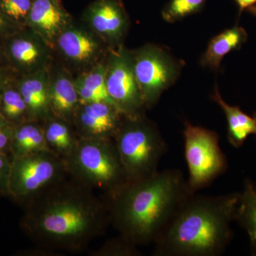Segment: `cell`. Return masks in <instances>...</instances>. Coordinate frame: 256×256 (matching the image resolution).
Listing matches in <instances>:
<instances>
[{
    "instance_id": "cell-1",
    "label": "cell",
    "mask_w": 256,
    "mask_h": 256,
    "mask_svg": "<svg viewBox=\"0 0 256 256\" xmlns=\"http://www.w3.org/2000/svg\"><path fill=\"white\" fill-rule=\"evenodd\" d=\"M26 204L24 230L37 247L58 254L85 252L111 225L106 200L69 175Z\"/></svg>"
},
{
    "instance_id": "cell-2",
    "label": "cell",
    "mask_w": 256,
    "mask_h": 256,
    "mask_svg": "<svg viewBox=\"0 0 256 256\" xmlns=\"http://www.w3.org/2000/svg\"><path fill=\"white\" fill-rule=\"evenodd\" d=\"M178 170L158 171L128 182L106 200L110 224L119 235L134 245L154 244L190 195Z\"/></svg>"
},
{
    "instance_id": "cell-3",
    "label": "cell",
    "mask_w": 256,
    "mask_h": 256,
    "mask_svg": "<svg viewBox=\"0 0 256 256\" xmlns=\"http://www.w3.org/2000/svg\"><path fill=\"white\" fill-rule=\"evenodd\" d=\"M240 192L190 195L154 242V256H218L233 238Z\"/></svg>"
},
{
    "instance_id": "cell-4",
    "label": "cell",
    "mask_w": 256,
    "mask_h": 256,
    "mask_svg": "<svg viewBox=\"0 0 256 256\" xmlns=\"http://www.w3.org/2000/svg\"><path fill=\"white\" fill-rule=\"evenodd\" d=\"M69 176L106 198L128 182L112 138L78 137L64 159Z\"/></svg>"
},
{
    "instance_id": "cell-5",
    "label": "cell",
    "mask_w": 256,
    "mask_h": 256,
    "mask_svg": "<svg viewBox=\"0 0 256 256\" xmlns=\"http://www.w3.org/2000/svg\"><path fill=\"white\" fill-rule=\"evenodd\" d=\"M112 139L128 182L142 180L158 171L166 144L158 126L144 114L124 116Z\"/></svg>"
},
{
    "instance_id": "cell-6",
    "label": "cell",
    "mask_w": 256,
    "mask_h": 256,
    "mask_svg": "<svg viewBox=\"0 0 256 256\" xmlns=\"http://www.w3.org/2000/svg\"><path fill=\"white\" fill-rule=\"evenodd\" d=\"M184 137L190 173L186 182L190 191L196 193L224 174L228 170V161L214 131L185 122Z\"/></svg>"
},
{
    "instance_id": "cell-7",
    "label": "cell",
    "mask_w": 256,
    "mask_h": 256,
    "mask_svg": "<svg viewBox=\"0 0 256 256\" xmlns=\"http://www.w3.org/2000/svg\"><path fill=\"white\" fill-rule=\"evenodd\" d=\"M68 176L65 161L50 150L13 158L10 194L28 202Z\"/></svg>"
},
{
    "instance_id": "cell-8",
    "label": "cell",
    "mask_w": 256,
    "mask_h": 256,
    "mask_svg": "<svg viewBox=\"0 0 256 256\" xmlns=\"http://www.w3.org/2000/svg\"><path fill=\"white\" fill-rule=\"evenodd\" d=\"M131 56L138 86L146 108H150L178 80L182 62L176 60L164 46L156 44L134 50Z\"/></svg>"
},
{
    "instance_id": "cell-9",
    "label": "cell",
    "mask_w": 256,
    "mask_h": 256,
    "mask_svg": "<svg viewBox=\"0 0 256 256\" xmlns=\"http://www.w3.org/2000/svg\"><path fill=\"white\" fill-rule=\"evenodd\" d=\"M106 67L108 92L116 107L127 117L144 114L146 108L133 70L130 52L122 48L112 50Z\"/></svg>"
},
{
    "instance_id": "cell-10",
    "label": "cell",
    "mask_w": 256,
    "mask_h": 256,
    "mask_svg": "<svg viewBox=\"0 0 256 256\" xmlns=\"http://www.w3.org/2000/svg\"><path fill=\"white\" fill-rule=\"evenodd\" d=\"M3 43L10 68L18 76L44 70L50 58V46L31 28H20Z\"/></svg>"
},
{
    "instance_id": "cell-11",
    "label": "cell",
    "mask_w": 256,
    "mask_h": 256,
    "mask_svg": "<svg viewBox=\"0 0 256 256\" xmlns=\"http://www.w3.org/2000/svg\"><path fill=\"white\" fill-rule=\"evenodd\" d=\"M84 18L99 38L112 46L124 40L130 26L121 0H95L84 12Z\"/></svg>"
},
{
    "instance_id": "cell-12",
    "label": "cell",
    "mask_w": 256,
    "mask_h": 256,
    "mask_svg": "<svg viewBox=\"0 0 256 256\" xmlns=\"http://www.w3.org/2000/svg\"><path fill=\"white\" fill-rule=\"evenodd\" d=\"M124 117L116 106L105 101L79 104L72 124L78 137L114 138Z\"/></svg>"
},
{
    "instance_id": "cell-13",
    "label": "cell",
    "mask_w": 256,
    "mask_h": 256,
    "mask_svg": "<svg viewBox=\"0 0 256 256\" xmlns=\"http://www.w3.org/2000/svg\"><path fill=\"white\" fill-rule=\"evenodd\" d=\"M70 22L62 0H34L26 26L52 47Z\"/></svg>"
},
{
    "instance_id": "cell-14",
    "label": "cell",
    "mask_w": 256,
    "mask_h": 256,
    "mask_svg": "<svg viewBox=\"0 0 256 256\" xmlns=\"http://www.w3.org/2000/svg\"><path fill=\"white\" fill-rule=\"evenodd\" d=\"M100 40L84 28L68 24L56 43L62 54L70 63L87 66L98 60L104 53Z\"/></svg>"
},
{
    "instance_id": "cell-15",
    "label": "cell",
    "mask_w": 256,
    "mask_h": 256,
    "mask_svg": "<svg viewBox=\"0 0 256 256\" xmlns=\"http://www.w3.org/2000/svg\"><path fill=\"white\" fill-rule=\"evenodd\" d=\"M16 82L28 106L31 120L42 124L53 116L50 108V82L44 70L16 76Z\"/></svg>"
},
{
    "instance_id": "cell-16",
    "label": "cell",
    "mask_w": 256,
    "mask_h": 256,
    "mask_svg": "<svg viewBox=\"0 0 256 256\" xmlns=\"http://www.w3.org/2000/svg\"><path fill=\"white\" fill-rule=\"evenodd\" d=\"M248 38L246 30L238 25L222 32L210 40L200 60L201 65L217 72L224 57L233 50H240Z\"/></svg>"
},
{
    "instance_id": "cell-17",
    "label": "cell",
    "mask_w": 256,
    "mask_h": 256,
    "mask_svg": "<svg viewBox=\"0 0 256 256\" xmlns=\"http://www.w3.org/2000/svg\"><path fill=\"white\" fill-rule=\"evenodd\" d=\"M50 102L54 117L72 124L80 102L75 84L66 74H58L50 82Z\"/></svg>"
},
{
    "instance_id": "cell-18",
    "label": "cell",
    "mask_w": 256,
    "mask_h": 256,
    "mask_svg": "<svg viewBox=\"0 0 256 256\" xmlns=\"http://www.w3.org/2000/svg\"><path fill=\"white\" fill-rule=\"evenodd\" d=\"M212 99L220 106L225 114L228 124V140L232 146L239 148L245 143L249 136L255 134L256 124L254 116L245 114L238 106L229 105L220 96L216 85Z\"/></svg>"
},
{
    "instance_id": "cell-19",
    "label": "cell",
    "mask_w": 256,
    "mask_h": 256,
    "mask_svg": "<svg viewBox=\"0 0 256 256\" xmlns=\"http://www.w3.org/2000/svg\"><path fill=\"white\" fill-rule=\"evenodd\" d=\"M45 150L50 148L42 124L30 120L14 126L11 142L12 158Z\"/></svg>"
},
{
    "instance_id": "cell-20",
    "label": "cell",
    "mask_w": 256,
    "mask_h": 256,
    "mask_svg": "<svg viewBox=\"0 0 256 256\" xmlns=\"http://www.w3.org/2000/svg\"><path fill=\"white\" fill-rule=\"evenodd\" d=\"M48 148L65 159L76 144L78 136L73 124L57 118H50L42 124Z\"/></svg>"
},
{
    "instance_id": "cell-21",
    "label": "cell",
    "mask_w": 256,
    "mask_h": 256,
    "mask_svg": "<svg viewBox=\"0 0 256 256\" xmlns=\"http://www.w3.org/2000/svg\"><path fill=\"white\" fill-rule=\"evenodd\" d=\"M235 220L246 232L250 242V254L256 256V184L250 178L244 180L240 192Z\"/></svg>"
},
{
    "instance_id": "cell-22",
    "label": "cell",
    "mask_w": 256,
    "mask_h": 256,
    "mask_svg": "<svg viewBox=\"0 0 256 256\" xmlns=\"http://www.w3.org/2000/svg\"><path fill=\"white\" fill-rule=\"evenodd\" d=\"M106 70V66L98 65L74 82L80 104L105 101L116 106L108 92Z\"/></svg>"
},
{
    "instance_id": "cell-23",
    "label": "cell",
    "mask_w": 256,
    "mask_h": 256,
    "mask_svg": "<svg viewBox=\"0 0 256 256\" xmlns=\"http://www.w3.org/2000/svg\"><path fill=\"white\" fill-rule=\"evenodd\" d=\"M16 78L15 77L5 86L0 97V114L13 126L31 120Z\"/></svg>"
},
{
    "instance_id": "cell-24",
    "label": "cell",
    "mask_w": 256,
    "mask_h": 256,
    "mask_svg": "<svg viewBox=\"0 0 256 256\" xmlns=\"http://www.w3.org/2000/svg\"><path fill=\"white\" fill-rule=\"evenodd\" d=\"M206 0H170L162 11L163 20L168 23H175L200 12Z\"/></svg>"
},
{
    "instance_id": "cell-25",
    "label": "cell",
    "mask_w": 256,
    "mask_h": 256,
    "mask_svg": "<svg viewBox=\"0 0 256 256\" xmlns=\"http://www.w3.org/2000/svg\"><path fill=\"white\" fill-rule=\"evenodd\" d=\"M137 246L128 242L124 237L118 236L117 238L106 242L97 250L89 252L90 256H140L142 255Z\"/></svg>"
},
{
    "instance_id": "cell-26",
    "label": "cell",
    "mask_w": 256,
    "mask_h": 256,
    "mask_svg": "<svg viewBox=\"0 0 256 256\" xmlns=\"http://www.w3.org/2000/svg\"><path fill=\"white\" fill-rule=\"evenodd\" d=\"M34 0H0V10L12 22L25 28Z\"/></svg>"
},
{
    "instance_id": "cell-27",
    "label": "cell",
    "mask_w": 256,
    "mask_h": 256,
    "mask_svg": "<svg viewBox=\"0 0 256 256\" xmlns=\"http://www.w3.org/2000/svg\"><path fill=\"white\" fill-rule=\"evenodd\" d=\"M12 160L6 154L0 153V194H10Z\"/></svg>"
},
{
    "instance_id": "cell-28",
    "label": "cell",
    "mask_w": 256,
    "mask_h": 256,
    "mask_svg": "<svg viewBox=\"0 0 256 256\" xmlns=\"http://www.w3.org/2000/svg\"><path fill=\"white\" fill-rule=\"evenodd\" d=\"M13 128L14 126L0 114V153L6 154L8 150H11Z\"/></svg>"
},
{
    "instance_id": "cell-29",
    "label": "cell",
    "mask_w": 256,
    "mask_h": 256,
    "mask_svg": "<svg viewBox=\"0 0 256 256\" xmlns=\"http://www.w3.org/2000/svg\"><path fill=\"white\" fill-rule=\"evenodd\" d=\"M22 28L12 22L0 10V41L4 42L10 35Z\"/></svg>"
},
{
    "instance_id": "cell-30",
    "label": "cell",
    "mask_w": 256,
    "mask_h": 256,
    "mask_svg": "<svg viewBox=\"0 0 256 256\" xmlns=\"http://www.w3.org/2000/svg\"><path fill=\"white\" fill-rule=\"evenodd\" d=\"M16 76H18L11 69L0 68V97L5 86Z\"/></svg>"
},
{
    "instance_id": "cell-31",
    "label": "cell",
    "mask_w": 256,
    "mask_h": 256,
    "mask_svg": "<svg viewBox=\"0 0 256 256\" xmlns=\"http://www.w3.org/2000/svg\"><path fill=\"white\" fill-rule=\"evenodd\" d=\"M234 1L238 5L239 15L242 14V12L256 4V0H234Z\"/></svg>"
},
{
    "instance_id": "cell-32",
    "label": "cell",
    "mask_w": 256,
    "mask_h": 256,
    "mask_svg": "<svg viewBox=\"0 0 256 256\" xmlns=\"http://www.w3.org/2000/svg\"><path fill=\"white\" fill-rule=\"evenodd\" d=\"M0 68H10L9 64L5 54L4 43L2 41H0Z\"/></svg>"
},
{
    "instance_id": "cell-33",
    "label": "cell",
    "mask_w": 256,
    "mask_h": 256,
    "mask_svg": "<svg viewBox=\"0 0 256 256\" xmlns=\"http://www.w3.org/2000/svg\"><path fill=\"white\" fill-rule=\"evenodd\" d=\"M246 11L249 13V14H252V16H254V18H256V4L252 6V8H248Z\"/></svg>"
},
{
    "instance_id": "cell-34",
    "label": "cell",
    "mask_w": 256,
    "mask_h": 256,
    "mask_svg": "<svg viewBox=\"0 0 256 256\" xmlns=\"http://www.w3.org/2000/svg\"><path fill=\"white\" fill-rule=\"evenodd\" d=\"M254 116V119H255L256 124V111L255 112H254V116ZM255 136H256V132Z\"/></svg>"
}]
</instances>
